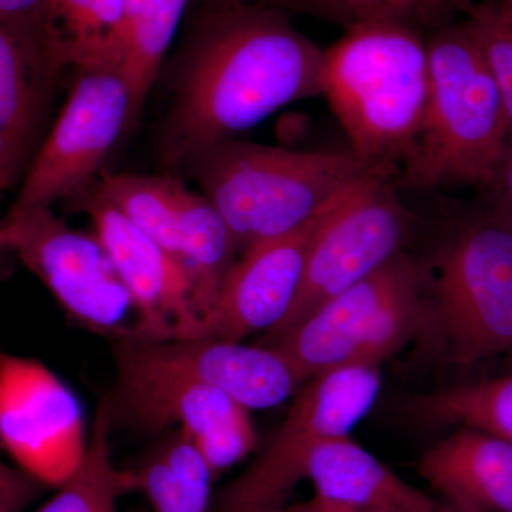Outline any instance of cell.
<instances>
[{
  "label": "cell",
  "instance_id": "cell-12",
  "mask_svg": "<svg viewBox=\"0 0 512 512\" xmlns=\"http://www.w3.org/2000/svg\"><path fill=\"white\" fill-rule=\"evenodd\" d=\"M117 390L109 400L147 430L180 429L194 440L214 473L234 466L255 447L247 407L214 387L116 357Z\"/></svg>",
  "mask_w": 512,
  "mask_h": 512
},
{
  "label": "cell",
  "instance_id": "cell-25",
  "mask_svg": "<svg viewBox=\"0 0 512 512\" xmlns=\"http://www.w3.org/2000/svg\"><path fill=\"white\" fill-rule=\"evenodd\" d=\"M180 181L164 175H107L96 190L134 227L181 261L177 194Z\"/></svg>",
  "mask_w": 512,
  "mask_h": 512
},
{
  "label": "cell",
  "instance_id": "cell-7",
  "mask_svg": "<svg viewBox=\"0 0 512 512\" xmlns=\"http://www.w3.org/2000/svg\"><path fill=\"white\" fill-rule=\"evenodd\" d=\"M380 384L375 366L342 367L306 380L274 439L222 493L217 512L284 511L313 451L348 437L372 409Z\"/></svg>",
  "mask_w": 512,
  "mask_h": 512
},
{
  "label": "cell",
  "instance_id": "cell-20",
  "mask_svg": "<svg viewBox=\"0 0 512 512\" xmlns=\"http://www.w3.org/2000/svg\"><path fill=\"white\" fill-rule=\"evenodd\" d=\"M170 433L133 470L136 490L154 512H207L214 471L185 431Z\"/></svg>",
  "mask_w": 512,
  "mask_h": 512
},
{
  "label": "cell",
  "instance_id": "cell-17",
  "mask_svg": "<svg viewBox=\"0 0 512 512\" xmlns=\"http://www.w3.org/2000/svg\"><path fill=\"white\" fill-rule=\"evenodd\" d=\"M315 500L336 507L375 512H431L433 501L396 476L382 461L339 437L320 444L306 467Z\"/></svg>",
  "mask_w": 512,
  "mask_h": 512
},
{
  "label": "cell",
  "instance_id": "cell-36",
  "mask_svg": "<svg viewBox=\"0 0 512 512\" xmlns=\"http://www.w3.org/2000/svg\"><path fill=\"white\" fill-rule=\"evenodd\" d=\"M8 471H10V467L6 466V464H3L2 461H0V477L5 476Z\"/></svg>",
  "mask_w": 512,
  "mask_h": 512
},
{
  "label": "cell",
  "instance_id": "cell-35",
  "mask_svg": "<svg viewBox=\"0 0 512 512\" xmlns=\"http://www.w3.org/2000/svg\"><path fill=\"white\" fill-rule=\"evenodd\" d=\"M488 2L497 3V5L504 6V8L512 9V0H488Z\"/></svg>",
  "mask_w": 512,
  "mask_h": 512
},
{
  "label": "cell",
  "instance_id": "cell-30",
  "mask_svg": "<svg viewBox=\"0 0 512 512\" xmlns=\"http://www.w3.org/2000/svg\"><path fill=\"white\" fill-rule=\"evenodd\" d=\"M39 481L25 471L13 470L0 477V512H20L36 497Z\"/></svg>",
  "mask_w": 512,
  "mask_h": 512
},
{
  "label": "cell",
  "instance_id": "cell-15",
  "mask_svg": "<svg viewBox=\"0 0 512 512\" xmlns=\"http://www.w3.org/2000/svg\"><path fill=\"white\" fill-rule=\"evenodd\" d=\"M352 191L291 234L242 252L228 272L218 301L197 338L242 342L256 332L275 329L291 311L301 288L313 239L330 212Z\"/></svg>",
  "mask_w": 512,
  "mask_h": 512
},
{
  "label": "cell",
  "instance_id": "cell-2",
  "mask_svg": "<svg viewBox=\"0 0 512 512\" xmlns=\"http://www.w3.org/2000/svg\"><path fill=\"white\" fill-rule=\"evenodd\" d=\"M184 164L227 222L239 254L291 234L370 175L390 170L352 150L292 151L237 138L204 148Z\"/></svg>",
  "mask_w": 512,
  "mask_h": 512
},
{
  "label": "cell",
  "instance_id": "cell-14",
  "mask_svg": "<svg viewBox=\"0 0 512 512\" xmlns=\"http://www.w3.org/2000/svg\"><path fill=\"white\" fill-rule=\"evenodd\" d=\"M114 356L221 390L248 410L278 406L305 383L274 346L215 338L114 339Z\"/></svg>",
  "mask_w": 512,
  "mask_h": 512
},
{
  "label": "cell",
  "instance_id": "cell-11",
  "mask_svg": "<svg viewBox=\"0 0 512 512\" xmlns=\"http://www.w3.org/2000/svg\"><path fill=\"white\" fill-rule=\"evenodd\" d=\"M76 394L39 360L0 352V446L40 484L62 487L86 457Z\"/></svg>",
  "mask_w": 512,
  "mask_h": 512
},
{
  "label": "cell",
  "instance_id": "cell-13",
  "mask_svg": "<svg viewBox=\"0 0 512 512\" xmlns=\"http://www.w3.org/2000/svg\"><path fill=\"white\" fill-rule=\"evenodd\" d=\"M83 191L82 210L136 308V328L127 338H197L205 315L183 262L134 227L96 188Z\"/></svg>",
  "mask_w": 512,
  "mask_h": 512
},
{
  "label": "cell",
  "instance_id": "cell-5",
  "mask_svg": "<svg viewBox=\"0 0 512 512\" xmlns=\"http://www.w3.org/2000/svg\"><path fill=\"white\" fill-rule=\"evenodd\" d=\"M430 284L426 266L402 252L261 345L284 353L305 382L342 367H377L421 328Z\"/></svg>",
  "mask_w": 512,
  "mask_h": 512
},
{
  "label": "cell",
  "instance_id": "cell-3",
  "mask_svg": "<svg viewBox=\"0 0 512 512\" xmlns=\"http://www.w3.org/2000/svg\"><path fill=\"white\" fill-rule=\"evenodd\" d=\"M430 92L416 143L393 178L397 188L493 183L510 143L493 74L461 20L427 33Z\"/></svg>",
  "mask_w": 512,
  "mask_h": 512
},
{
  "label": "cell",
  "instance_id": "cell-32",
  "mask_svg": "<svg viewBox=\"0 0 512 512\" xmlns=\"http://www.w3.org/2000/svg\"><path fill=\"white\" fill-rule=\"evenodd\" d=\"M282 512H375L352 510V508L336 507V505H329L320 503L318 500H313L308 505H301V507L292 508V510H284Z\"/></svg>",
  "mask_w": 512,
  "mask_h": 512
},
{
  "label": "cell",
  "instance_id": "cell-18",
  "mask_svg": "<svg viewBox=\"0 0 512 512\" xmlns=\"http://www.w3.org/2000/svg\"><path fill=\"white\" fill-rule=\"evenodd\" d=\"M42 50L55 77L119 69L126 55V0H47L42 18Z\"/></svg>",
  "mask_w": 512,
  "mask_h": 512
},
{
  "label": "cell",
  "instance_id": "cell-6",
  "mask_svg": "<svg viewBox=\"0 0 512 512\" xmlns=\"http://www.w3.org/2000/svg\"><path fill=\"white\" fill-rule=\"evenodd\" d=\"M437 335L450 362L473 366L512 350V231L487 211L441 251L433 281Z\"/></svg>",
  "mask_w": 512,
  "mask_h": 512
},
{
  "label": "cell",
  "instance_id": "cell-27",
  "mask_svg": "<svg viewBox=\"0 0 512 512\" xmlns=\"http://www.w3.org/2000/svg\"><path fill=\"white\" fill-rule=\"evenodd\" d=\"M461 23L483 53L500 89L512 138V9L488 0L474 3Z\"/></svg>",
  "mask_w": 512,
  "mask_h": 512
},
{
  "label": "cell",
  "instance_id": "cell-9",
  "mask_svg": "<svg viewBox=\"0 0 512 512\" xmlns=\"http://www.w3.org/2000/svg\"><path fill=\"white\" fill-rule=\"evenodd\" d=\"M0 234L70 318L113 339L131 335L133 299L96 235L67 227L50 207L10 212Z\"/></svg>",
  "mask_w": 512,
  "mask_h": 512
},
{
  "label": "cell",
  "instance_id": "cell-29",
  "mask_svg": "<svg viewBox=\"0 0 512 512\" xmlns=\"http://www.w3.org/2000/svg\"><path fill=\"white\" fill-rule=\"evenodd\" d=\"M484 191L488 195L485 211L512 231V138L493 183Z\"/></svg>",
  "mask_w": 512,
  "mask_h": 512
},
{
  "label": "cell",
  "instance_id": "cell-37",
  "mask_svg": "<svg viewBox=\"0 0 512 512\" xmlns=\"http://www.w3.org/2000/svg\"><path fill=\"white\" fill-rule=\"evenodd\" d=\"M2 249H3L2 234H0V251H2Z\"/></svg>",
  "mask_w": 512,
  "mask_h": 512
},
{
  "label": "cell",
  "instance_id": "cell-34",
  "mask_svg": "<svg viewBox=\"0 0 512 512\" xmlns=\"http://www.w3.org/2000/svg\"><path fill=\"white\" fill-rule=\"evenodd\" d=\"M431 512H464V511L458 510V508L453 507V505L448 504V505H446V507H441V508L436 507Z\"/></svg>",
  "mask_w": 512,
  "mask_h": 512
},
{
  "label": "cell",
  "instance_id": "cell-1",
  "mask_svg": "<svg viewBox=\"0 0 512 512\" xmlns=\"http://www.w3.org/2000/svg\"><path fill=\"white\" fill-rule=\"evenodd\" d=\"M323 50L279 10L212 5L195 23L160 138L161 163L184 164L281 107L323 92Z\"/></svg>",
  "mask_w": 512,
  "mask_h": 512
},
{
  "label": "cell",
  "instance_id": "cell-31",
  "mask_svg": "<svg viewBox=\"0 0 512 512\" xmlns=\"http://www.w3.org/2000/svg\"><path fill=\"white\" fill-rule=\"evenodd\" d=\"M25 147L0 131V194L8 188L15 177Z\"/></svg>",
  "mask_w": 512,
  "mask_h": 512
},
{
  "label": "cell",
  "instance_id": "cell-8",
  "mask_svg": "<svg viewBox=\"0 0 512 512\" xmlns=\"http://www.w3.org/2000/svg\"><path fill=\"white\" fill-rule=\"evenodd\" d=\"M394 175L392 170L370 175L330 212L313 239L291 311L265 333L262 343L284 335L320 305L402 254L414 215L400 198Z\"/></svg>",
  "mask_w": 512,
  "mask_h": 512
},
{
  "label": "cell",
  "instance_id": "cell-33",
  "mask_svg": "<svg viewBox=\"0 0 512 512\" xmlns=\"http://www.w3.org/2000/svg\"><path fill=\"white\" fill-rule=\"evenodd\" d=\"M271 2H275V0H271ZM238 3H244V0H214V5L217 6H231L238 5Z\"/></svg>",
  "mask_w": 512,
  "mask_h": 512
},
{
  "label": "cell",
  "instance_id": "cell-24",
  "mask_svg": "<svg viewBox=\"0 0 512 512\" xmlns=\"http://www.w3.org/2000/svg\"><path fill=\"white\" fill-rule=\"evenodd\" d=\"M282 8L299 10L339 23L346 29L366 23H402L424 35L463 19L473 0H275Z\"/></svg>",
  "mask_w": 512,
  "mask_h": 512
},
{
  "label": "cell",
  "instance_id": "cell-21",
  "mask_svg": "<svg viewBox=\"0 0 512 512\" xmlns=\"http://www.w3.org/2000/svg\"><path fill=\"white\" fill-rule=\"evenodd\" d=\"M187 0H126V55L121 74L130 94V127L137 123L177 32Z\"/></svg>",
  "mask_w": 512,
  "mask_h": 512
},
{
  "label": "cell",
  "instance_id": "cell-23",
  "mask_svg": "<svg viewBox=\"0 0 512 512\" xmlns=\"http://www.w3.org/2000/svg\"><path fill=\"white\" fill-rule=\"evenodd\" d=\"M110 402L101 400L86 457L59 493L37 512H119L117 500L136 490L133 471L114 466L110 451Z\"/></svg>",
  "mask_w": 512,
  "mask_h": 512
},
{
  "label": "cell",
  "instance_id": "cell-22",
  "mask_svg": "<svg viewBox=\"0 0 512 512\" xmlns=\"http://www.w3.org/2000/svg\"><path fill=\"white\" fill-rule=\"evenodd\" d=\"M42 50L0 23V131L26 147L52 79Z\"/></svg>",
  "mask_w": 512,
  "mask_h": 512
},
{
  "label": "cell",
  "instance_id": "cell-19",
  "mask_svg": "<svg viewBox=\"0 0 512 512\" xmlns=\"http://www.w3.org/2000/svg\"><path fill=\"white\" fill-rule=\"evenodd\" d=\"M177 207L181 262L194 281L205 320L218 301L228 272L237 262V242L220 211L205 195L180 183Z\"/></svg>",
  "mask_w": 512,
  "mask_h": 512
},
{
  "label": "cell",
  "instance_id": "cell-16",
  "mask_svg": "<svg viewBox=\"0 0 512 512\" xmlns=\"http://www.w3.org/2000/svg\"><path fill=\"white\" fill-rule=\"evenodd\" d=\"M421 476L464 512H512V441L458 427L427 450Z\"/></svg>",
  "mask_w": 512,
  "mask_h": 512
},
{
  "label": "cell",
  "instance_id": "cell-10",
  "mask_svg": "<svg viewBox=\"0 0 512 512\" xmlns=\"http://www.w3.org/2000/svg\"><path fill=\"white\" fill-rule=\"evenodd\" d=\"M130 127V94L119 69L77 73L52 133L26 175L10 212L50 207L89 187Z\"/></svg>",
  "mask_w": 512,
  "mask_h": 512
},
{
  "label": "cell",
  "instance_id": "cell-28",
  "mask_svg": "<svg viewBox=\"0 0 512 512\" xmlns=\"http://www.w3.org/2000/svg\"><path fill=\"white\" fill-rule=\"evenodd\" d=\"M46 2L47 0H0V23L42 50V18Z\"/></svg>",
  "mask_w": 512,
  "mask_h": 512
},
{
  "label": "cell",
  "instance_id": "cell-4",
  "mask_svg": "<svg viewBox=\"0 0 512 512\" xmlns=\"http://www.w3.org/2000/svg\"><path fill=\"white\" fill-rule=\"evenodd\" d=\"M322 76V94L350 150L397 174L416 143L429 101L426 35L402 23L353 26L323 50Z\"/></svg>",
  "mask_w": 512,
  "mask_h": 512
},
{
  "label": "cell",
  "instance_id": "cell-26",
  "mask_svg": "<svg viewBox=\"0 0 512 512\" xmlns=\"http://www.w3.org/2000/svg\"><path fill=\"white\" fill-rule=\"evenodd\" d=\"M417 412L437 424H457L512 441V373L420 397Z\"/></svg>",
  "mask_w": 512,
  "mask_h": 512
}]
</instances>
